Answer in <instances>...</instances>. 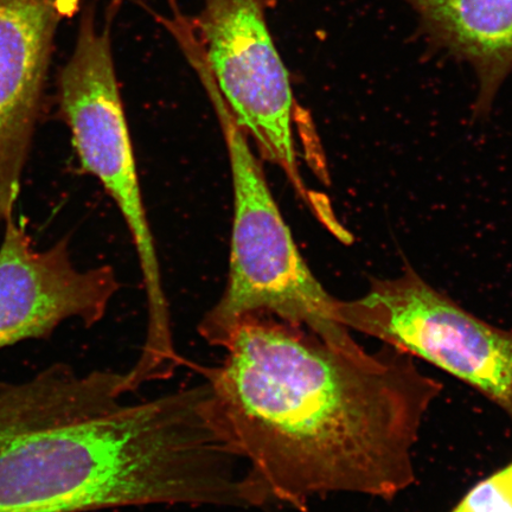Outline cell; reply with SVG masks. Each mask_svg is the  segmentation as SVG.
Wrapping results in <instances>:
<instances>
[{
	"mask_svg": "<svg viewBox=\"0 0 512 512\" xmlns=\"http://www.w3.org/2000/svg\"><path fill=\"white\" fill-rule=\"evenodd\" d=\"M430 41L477 74L476 117L491 111L512 73V0H405Z\"/></svg>",
	"mask_w": 512,
	"mask_h": 512,
	"instance_id": "9c48e42d",
	"label": "cell"
},
{
	"mask_svg": "<svg viewBox=\"0 0 512 512\" xmlns=\"http://www.w3.org/2000/svg\"><path fill=\"white\" fill-rule=\"evenodd\" d=\"M119 288L110 266L76 268L68 238L35 251L27 230L10 217L0 245V350L47 338L68 319L88 328L99 323Z\"/></svg>",
	"mask_w": 512,
	"mask_h": 512,
	"instance_id": "52a82bcc",
	"label": "cell"
},
{
	"mask_svg": "<svg viewBox=\"0 0 512 512\" xmlns=\"http://www.w3.org/2000/svg\"><path fill=\"white\" fill-rule=\"evenodd\" d=\"M452 512H512V463L478 483Z\"/></svg>",
	"mask_w": 512,
	"mask_h": 512,
	"instance_id": "30bf717a",
	"label": "cell"
},
{
	"mask_svg": "<svg viewBox=\"0 0 512 512\" xmlns=\"http://www.w3.org/2000/svg\"><path fill=\"white\" fill-rule=\"evenodd\" d=\"M227 145L234 192L226 290L202 319L198 334L223 348L240 319L268 315L311 332L344 354L367 357L339 319L341 300L319 283L280 213L260 159L213 82H204Z\"/></svg>",
	"mask_w": 512,
	"mask_h": 512,
	"instance_id": "3957f363",
	"label": "cell"
},
{
	"mask_svg": "<svg viewBox=\"0 0 512 512\" xmlns=\"http://www.w3.org/2000/svg\"><path fill=\"white\" fill-rule=\"evenodd\" d=\"M120 5L121 0H111L101 24L95 3L82 10L73 54L57 81V99L82 171L98 179L117 204L131 234L149 309L140 355L146 362L162 364L175 360L177 350L115 70L112 28Z\"/></svg>",
	"mask_w": 512,
	"mask_h": 512,
	"instance_id": "277c9868",
	"label": "cell"
},
{
	"mask_svg": "<svg viewBox=\"0 0 512 512\" xmlns=\"http://www.w3.org/2000/svg\"><path fill=\"white\" fill-rule=\"evenodd\" d=\"M271 0H203L191 19L198 53L235 123L260 158L277 165L307 206L320 198L300 176L290 75L268 28Z\"/></svg>",
	"mask_w": 512,
	"mask_h": 512,
	"instance_id": "8992f818",
	"label": "cell"
},
{
	"mask_svg": "<svg viewBox=\"0 0 512 512\" xmlns=\"http://www.w3.org/2000/svg\"><path fill=\"white\" fill-rule=\"evenodd\" d=\"M339 319L469 384L512 422V331L473 316L411 267L399 278L373 279L362 298L341 300Z\"/></svg>",
	"mask_w": 512,
	"mask_h": 512,
	"instance_id": "5b68a950",
	"label": "cell"
},
{
	"mask_svg": "<svg viewBox=\"0 0 512 512\" xmlns=\"http://www.w3.org/2000/svg\"><path fill=\"white\" fill-rule=\"evenodd\" d=\"M81 0H0V222L21 194L61 24Z\"/></svg>",
	"mask_w": 512,
	"mask_h": 512,
	"instance_id": "ba28073f",
	"label": "cell"
},
{
	"mask_svg": "<svg viewBox=\"0 0 512 512\" xmlns=\"http://www.w3.org/2000/svg\"><path fill=\"white\" fill-rule=\"evenodd\" d=\"M181 426L159 399L24 435L0 451V512L174 505L189 484Z\"/></svg>",
	"mask_w": 512,
	"mask_h": 512,
	"instance_id": "7a4b0ae2",
	"label": "cell"
},
{
	"mask_svg": "<svg viewBox=\"0 0 512 512\" xmlns=\"http://www.w3.org/2000/svg\"><path fill=\"white\" fill-rule=\"evenodd\" d=\"M202 369L260 507L313 497L390 499L416 480L415 445L443 384L383 344L357 358L268 315H248Z\"/></svg>",
	"mask_w": 512,
	"mask_h": 512,
	"instance_id": "6da1fadb",
	"label": "cell"
}]
</instances>
